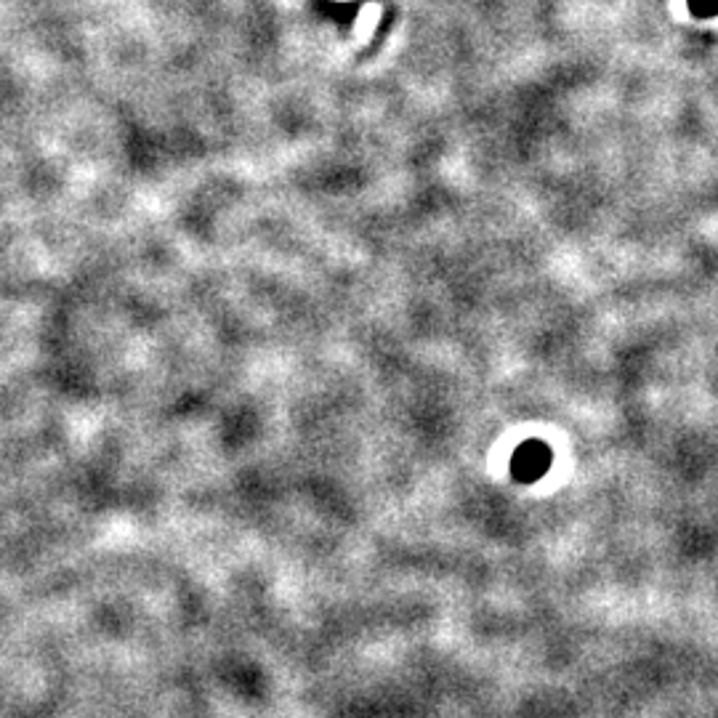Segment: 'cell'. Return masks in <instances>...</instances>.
Segmentation results:
<instances>
[{
	"label": "cell",
	"instance_id": "6da1fadb",
	"mask_svg": "<svg viewBox=\"0 0 718 718\" xmlns=\"http://www.w3.org/2000/svg\"><path fill=\"white\" fill-rule=\"evenodd\" d=\"M551 447L540 439H527L511 456V477L514 482L532 485L543 479L551 468Z\"/></svg>",
	"mask_w": 718,
	"mask_h": 718
}]
</instances>
